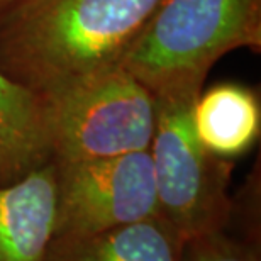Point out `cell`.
Returning <instances> with one entry per match:
<instances>
[{
	"mask_svg": "<svg viewBox=\"0 0 261 261\" xmlns=\"http://www.w3.org/2000/svg\"><path fill=\"white\" fill-rule=\"evenodd\" d=\"M160 0H20L0 20V71L44 93L124 55Z\"/></svg>",
	"mask_w": 261,
	"mask_h": 261,
	"instance_id": "6da1fadb",
	"label": "cell"
},
{
	"mask_svg": "<svg viewBox=\"0 0 261 261\" xmlns=\"http://www.w3.org/2000/svg\"><path fill=\"white\" fill-rule=\"evenodd\" d=\"M238 48L261 49V0H160L121 65L156 98H197Z\"/></svg>",
	"mask_w": 261,
	"mask_h": 261,
	"instance_id": "7a4b0ae2",
	"label": "cell"
},
{
	"mask_svg": "<svg viewBox=\"0 0 261 261\" xmlns=\"http://www.w3.org/2000/svg\"><path fill=\"white\" fill-rule=\"evenodd\" d=\"M56 161L107 158L149 149L156 97L122 65L39 93Z\"/></svg>",
	"mask_w": 261,
	"mask_h": 261,
	"instance_id": "3957f363",
	"label": "cell"
},
{
	"mask_svg": "<svg viewBox=\"0 0 261 261\" xmlns=\"http://www.w3.org/2000/svg\"><path fill=\"white\" fill-rule=\"evenodd\" d=\"M195 98H156V122L149 154L160 214L180 236L222 229L231 219L232 161L212 154L192 126Z\"/></svg>",
	"mask_w": 261,
	"mask_h": 261,
	"instance_id": "277c9868",
	"label": "cell"
},
{
	"mask_svg": "<svg viewBox=\"0 0 261 261\" xmlns=\"http://www.w3.org/2000/svg\"><path fill=\"white\" fill-rule=\"evenodd\" d=\"M55 163V236L92 234L160 214L149 149Z\"/></svg>",
	"mask_w": 261,
	"mask_h": 261,
	"instance_id": "5b68a950",
	"label": "cell"
},
{
	"mask_svg": "<svg viewBox=\"0 0 261 261\" xmlns=\"http://www.w3.org/2000/svg\"><path fill=\"white\" fill-rule=\"evenodd\" d=\"M55 160L0 185V261H43L55 238Z\"/></svg>",
	"mask_w": 261,
	"mask_h": 261,
	"instance_id": "8992f818",
	"label": "cell"
},
{
	"mask_svg": "<svg viewBox=\"0 0 261 261\" xmlns=\"http://www.w3.org/2000/svg\"><path fill=\"white\" fill-rule=\"evenodd\" d=\"M185 239L161 216L82 236H55L43 261H185Z\"/></svg>",
	"mask_w": 261,
	"mask_h": 261,
	"instance_id": "52a82bcc",
	"label": "cell"
},
{
	"mask_svg": "<svg viewBox=\"0 0 261 261\" xmlns=\"http://www.w3.org/2000/svg\"><path fill=\"white\" fill-rule=\"evenodd\" d=\"M192 126L207 151L234 160L254 148L261 134V103L254 88L222 82L202 90L192 107Z\"/></svg>",
	"mask_w": 261,
	"mask_h": 261,
	"instance_id": "ba28073f",
	"label": "cell"
},
{
	"mask_svg": "<svg viewBox=\"0 0 261 261\" xmlns=\"http://www.w3.org/2000/svg\"><path fill=\"white\" fill-rule=\"evenodd\" d=\"M53 160L39 93L0 71V185Z\"/></svg>",
	"mask_w": 261,
	"mask_h": 261,
	"instance_id": "9c48e42d",
	"label": "cell"
},
{
	"mask_svg": "<svg viewBox=\"0 0 261 261\" xmlns=\"http://www.w3.org/2000/svg\"><path fill=\"white\" fill-rule=\"evenodd\" d=\"M258 176H249L241 200L232 198V212L222 229L185 241V261H261L258 221Z\"/></svg>",
	"mask_w": 261,
	"mask_h": 261,
	"instance_id": "30bf717a",
	"label": "cell"
},
{
	"mask_svg": "<svg viewBox=\"0 0 261 261\" xmlns=\"http://www.w3.org/2000/svg\"><path fill=\"white\" fill-rule=\"evenodd\" d=\"M19 2L20 0H0V20H2Z\"/></svg>",
	"mask_w": 261,
	"mask_h": 261,
	"instance_id": "8fae6325",
	"label": "cell"
}]
</instances>
